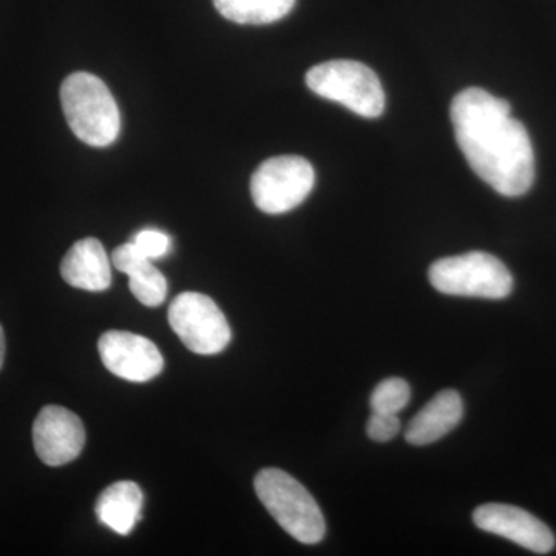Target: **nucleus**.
I'll use <instances>...</instances> for the list:
<instances>
[{
	"label": "nucleus",
	"mask_w": 556,
	"mask_h": 556,
	"mask_svg": "<svg viewBox=\"0 0 556 556\" xmlns=\"http://www.w3.org/2000/svg\"><path fill=\"white\" fill-rule=\"evenodd\" d=\"M450 118L457 146L482 181L511 199L529 192L535 179L533 146L507 101L466 89L453 100Z\"/></svg>",
	"instance_id": "obj_1"
},
{
	"label": "nucleus",
	"mask_w": 556,
	"mask_h": 556,
	"mask_svg": "<svg viewBox=\"0 0 556 556\" xmlns=\"http://www.w3.org/2000/svg\"><path fill=\"white\" fill-rule=\"evenodd\" d=\"M62 110L73 134L93 148H108L121 131V113L104 80L73 73L61 87Z\"/></svg>",
	"instance_id": "obj_2"
},
{
	"label": "nucleus",
	"mask_w": 556,
	"mask_h": 556,
	"mask_svg": "<svg viewBox=\"0 0 556 556\" xmlns=\"http://www.w3.org/2000/svg\"><path fill=\"white\" fill-rule=\"evenodd\" d=\"M255 493L281 529L303 544H317L327 533L324 514L298 479L280 468H263L255 477Z\"/></svg>",
	"instance_id": "obj_3"
},
{
	"label": "nucleus",
	"mask_w": 556,
	"mask_h": 556,
	"mask_svg": "<svg viewBox=\"0 0 556 556\" xmlns=\"http://www.w3.org/2000/svg\"><path fill=\"white\" fill-rule=\"evenodd\" d=\"M428 278L437 291L457 298L503 300L514 289L507 266L495 255L479 251L438 260Z\"/></svg>",
	"instance_id": "obj_4"
},
{
	"label": "nucleus",
	"mask_w": 556,
	"mask_h": 556,
	"mask_svg": "<svg viewBox=\"0 0 556 556\" xmlns=\"http://www.w3.org/2000/svg\"><path fill=\"white\" fill-rule=\"evenodd\" d=\"M306 86L325 100L339 102L364 118H379L386 110V91L379 76L356 61H329L306 73Z\"/></svg>",
	"instance_id": "obj_5"
},
{
	"label": "nucleus",
	"mask_w": 556,
	"mask_h": 556,
	"mask_svg": "<svg viewBox=\"0 0 556 556\" xmlns=\"http://www.w3.org/2000/svg\"><path fill=\"white\" fill-rule=\"evenodd\" d=\"M316 182V172L302 156H274L260 164L251 178L255 206L269 215L287 214L300 206Z\"/></svg>",
	"instance_id": "obj_6"
},
{
	"label": "nucleus",
	"mask_w": 556,
	"mask_h": 556,
	"mask_svg": "<svg viewBox=\"0 0 556 556\" xmlns=\"http://www.w3.org/2000/svg\"><path fill=\"white\" fill-rule=\"evenodd\" d=\"M169 324L192 353L214 356L232 339L228 318L217 303L200 292H182L169 306Z\"/></svg>",
	"instance_id": "obj_7"
},
{
	"label": "nucleus",
	"mask_w": 556,
	"mask_h": 556,
	"mask_svg": "<svg viewBox=\"0 0 556 556\" xmlns=\"http://www.w3.org/2000/svg\"><path fill=\"white\" fill-rule=\"evenodd\" d=\"M98 350L104 367L129 382H149L163 371L164 358L152 340L127 331L101 336Z\"/></svg>",
	"instance_id": "obj_8"
},
{
	"label": "nucleus",
	"mask_w": 556,
	"mask_h": 556,
	"mask_svg": "<svg viewBox=\"0 0 556 556\" xmlns=\"http://www.w3.org/2000/svg\"><path fill=\"white\" fill-rule=\"evenodd\" d=\"M33 444L43 464L50 467L65 466L83 452L86 428L83 420L70 409L47 405L40 409L33 426Z\"/></svg>",
	"instance_id": "obj_9"
},
{
	"label": "nucleus",
	"mask_w": 556,
	"mask_h": 556,
	"mask_svg": "<svg viewBox=\"0 0 556 556\" xmlns=\"http://www.w3.org/2000/svg\"><path fill=\"white\" fill-rule=\"evenodd\" d=\"M473 522L478 529L514 541L533 554L546 555L555 547L552 530L525 508L508 504H484L473 511Z\"/></svg>",
	"instance_id": "obj_10"
},
{
	"label": "nucleus",
	"mask_w": 556,
	"mask_h": 556,
	"mask_svg": "<svg viewBox=\"0 0 556 556\" xmlns=\"http://www.w3.org/2000/svg\"><path fill=\"white\" fill-rule=\"evenodd\" d=\"M61 276L70 287L101 292L112 285V266L100 240L76 241L61 263Z\"/></svg>",
	"instance_id": "obj_11"
},
{
	"label": "nucleus",
	"mask_w": 556,
	"mask_h": 556,
	"mask_svg": "<svg viewBox=\"0 0 556 556\" xmlns=\"http://www.w3.org/2000/svg\"><path fill=\"white\" fill-rule=\"evenodd\" d=\"M464 402L455 390H442L420 409L405 430L408 444L416 447L433 444L459 426Z\"/></svg>",
	"instance_id": "obj_12"
},
{
	"label": "nucleus",
	"mask_w": 556,
	"mask_h": 556,
	"mask_svg": "<svg viewBox=\"0 0 556 556\" xmlns=\"http://www.w3.org/2000/svg\"><path fill=\"white\" fill-rule=\"evenodd\" d=\"M141 489L131 481H121L109 485L98 497L97 517L118 535H129L141 518Z\"/></svg>",
	"instance_id": "obj_13"
},
{
	"label": "nucleus",
	"mask_w": 556,
	"mask_h": 556,
	"mask_svg": "<svg viewBox=\"0 0 556 556\" xmlns=\"http://www.w3.org/2000/svg\"><path fill=\"white\" fill-rule=\"evenodd\" d=\"M223 17L240 25H268L283 20L295 0H214Z\"/></svg>",
	"instance_id": "obj_14"
},
{
	"label": "nucleus",
	"mask_w": 556,
	"mask_h": 556,
	"mask_svg": "<svg viewBox=\"0 0 556 556\" xmlns=\"http://www.w3.org/2000/svg\"><path fill=\"white\" fill-rule=\"evenodd\" d=\"M127 276H129L131 294L142 305L155 308L166 300V277L153 266L152 260H144V262L139 263Z\"/></svg>",
	"instance_id": "obj_15"
},
{
	"label": "nucleus",
	"mask_w": 556,
	"mask_h": 556,
	"mask_svg": "<svg viewBox=\"0 0 556 556\" xmlns=\"http://www.w3.org/2000/svg\"><path fill=\"white\" fill-rule=\"evenodd\" d=\"M409 397H412V390L404 379H386L372 391L371 408L375 413L397 415L407 407Z\"/></svg>",
	"instance_id": "obj_16"
},
{
	"label": "nucleus",
	"mask_w": 556,
	"mask_h": 556,
	"mask_svg": "<svg viewBox=\"0 0 556 556\" xmlns=\"http://www.w3.org/2000/svg\"><path fill=\"white\" fill-rule=\"evenodd\" d=\"M131 241L138 251L149 260L163 258L164 255L169 254L172 244L169 237L156 229L141 230Z\"/></svg>",
	"instance_id": "obj_17"
},
{
	"label": "nucleus",
	"mask_w": 556,
	"mask_h": 556,
	"mask_svg": "<svg viewBox=\"0 0 556 556\" xmlns=\"http://www.w3.org/2000/svg\"><path fill=\"white\" fill-rule=\"evenodd\" d=\"M401 431V420L397 415L372 412L367 422V434L376 442H388L396 438Z\"/></svg>",
	"instance_id": "obj_18"
},
{
	"label": "nucleus",
	"mask_w": 556,
	"mask_h": 556,
	"mask_svg": "<svg viewBox=\"0 0 556 556\" xmlns=\"http://www.w3.org/2000/svg\"><path fill=\"white\" fill-rule=\"evenodd\" d=\"M144 255L138 251V248L135 247L134 241L130 243L123 244V247L116 248L112 254V263L119 273L129 274L135 266H138L139 263L144 262Z\"/></svg>",
	"instance_id": "obj_19"
},
{
	"label": "nucleus",
	"mask_w": 556,
	"mask_h": 556,
	"mask_svg": "<svg viewBox=\"0 0 556 556\" xmlns=\"http://www.w3.org/2000/svg\"><path fill=\"white\" fill-rule=\"evenodd\" d=\"M3 358H5V334H3V329L0 327V368H2Z\"/></svg>",
	"instance_id": "obj_20"
}]
</instances>
